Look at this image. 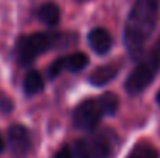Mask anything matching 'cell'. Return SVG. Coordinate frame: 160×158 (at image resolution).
I'll use <instances>...</instances> for the list:
<instances>
[{
  "mask_svg": "<svg viewBox=\"0 0 160 158\" xmlns=\"http://www.w3.org/2000/svg\"><path fill=\"white\" fill-rule=\"evenodd\" d=\"M62 70H65V57H59V59H56L54 62L50 64V67H48V71H47V74H48V78L50 79H54L56 76H59L61 74V71Z\"/></svg>",
  "mask_w": 160,
  "mask_h": 158,
  "instance_id": "4fadbf2b",
  "label": "cell"
},
{
  "mask_svg": "<svg viewBox=\"0 0 160 158\" xmlns=\"http://www.w3.org/2000/svg\"><path fill=\"white\" fill-rule=\"evenodd\" d=\"M45 87V82H44V78L39 71L36 70H30L27 71L25 78H23V92L25 95L28 96H34L38 93H41Z\"/></svg>",
  "mask_w": 160,
  "mask_h": 158,
  "instance_id": "9c48e42d",
  "label": "cell"
},
{
  "mask_svg": "<svg viewBox=\"0 0 160 158\" xmlns=\"http://www.w3.org/2000/svg\"><path fill=\"white\" fill-rule=\"evenodd\" d=\"M38 17L42 23H45L48 26H54L59 22V17H61L59 6L53 2H47V3L41 5V8L38 9Z\"/></svg>",
  "mask_w": 160,
  "mask_h": 158,
  "instance_id": "30bf717a",
  "label": "cell"
},
{
  "mask_svg": "<svg viewBox=\"0 0 160 158\" xmlns=\"http://www.w3.org/2000/svg\"><path fill=\"white\" fill-rule=\"evenodd\" d=\"M8 144L14 158H25L31 149V138L27 127L14 124L8 129Z\"/></svg>",
  "mask_w": 160,
  "mask_h": 158,
  "instance_id": "8992f818",
  "label": "cell"
},
{
  "mask_svg": "<svg viewBox=\"0 0 160 158\" xmlns=\"http://www.w3.org/2000/svg\"><path fill=\"white\" fill-rule=\"evenodd\" d=\"M53 158H75V157H73V151L70 147H62V149H59L54 154Z\"/></svg>",
  "mask_w": 160,
  "mask_h": 158,
  "instance_id": "9a60e30c",
  "label": "cell"
},
{
  "mask_svg": "<svg viewBox=\"0 0 160 158\" xmlns=\"http://www.w3.org/2000/svg\"><path fill=\"white\" fill-rule=\"evenodd\" d=\"M118 107L115 93H104L100 98L86 99L73 112V124L81 130H93L104 115H113Z\"/></svg>",
  "mask_w": 160,
  "mask_h": 158,
  "instance_id": "3957f363",
  "label": "cell"
},
{
  "mask_svg": "<svg viewBox=\"0 0 160 158\" xmlns=\"http://www.w3.org/2000/svg\"><path fill=\"white\" fill-rule=\"evenodd\" d=\"M5 151V141H3V136L0 135V154Z\"/></svg>",
  "mask_w": 160,
  "mask_h": 158,
  "instance_id": "2e32d148",
  "label": "cell"
},
{
  "mask_svg": "<svg viewBox=\"0 0 160 158\" xmlns=\"http://www.w3.org/2000/svg\"><path fill=\"white\" fill-rule=\"evenodd\" d=\"M89 45L97 54H106L112 48V36L104 28H93L89 33Z\"/></svg>",
  "mask_w": 160,
  "mask_h": 158,
  "instance_id": "52a82bcc",
  "label": "cell"
},
{
  "mask_svg": "<svg viewBox=\"0 0 160 158\" xmlns=\"http://www.w3.org/2000/svg\"><path fill=\"white\" fill-rule=\"evenodd\" d=\"M115 149V136L109 130H101L79 138L73 146L75 158H109Z\"/></svg>",
  "mask_w": 160,
  "mask_h": 158,
  "instance_id": "5b68a950",
  "label": "cell"
},
{
  "mask_svg": "<svg viewBox=\"0 0 160 158\" xmlns=\"http://www.w3.org/2000/svg\"><path fill=\"white\" fill-rule=\"evenodd\" d=\"M12 101H11V98L6 95V93H3V92H0V112H3V113H9L11 110H12Z\"/></svg>",
  "mask_w": 160,
  "mask_h": 158,
  "instance_id": "5bb4252c",
  "label": "cell"
},
{
  "mask_svg": "<svg viewBox=\"0 0 160 158\" xmlns=\"http://www.w3.org/2000/svg\"><path fill=\"white\" fill-rule=\"evenodd\" d=\"M126 158H159V152L151 144H137Z\"/></svg>",
  "mask_w": 160,
  "mask_h": 158,
  "instance_id": "7c38bea8",
  "label": "cell"
},
{
  "mask_svg": "<svg viewBox=\"0 0 160 158\" xmlns=\"http://www.w3.org/2000/svg\"><path fill=\"white\" fill-rule=\"evenodd\" d=\"M156 101H157V104L160 105V90H159V93H157V96H156Z\"/></svg>",
  "mask_w": 160,
  "mask_h": 158,
  "instance_id": "e0dca14e",
  "label": "cell"
},
{
  "mask_svg": "<svg viewBox=\"0 0 160 158\" xmlns=\"http://www.w3.org/2000/svg\"><path fill=\"white\" fill-rule=\"evenodd\" d=\"M118 70L120 67L117 64H109V65H103V67H98L92 71V74L89 76V82L95 87H101V85H106L109 81H112L117 74H118Z\"/></svg>",
  "mask_w": 160,
  "mask_h": 158,
  "instance_id": "ba28073f",
  "label": "cell"
},
{
  "mask_svg": "<svg viewBox=\"0 0 160 158\" xmlns=\"http://www.w3.org/2000/svg\"><path fill=\"white\" fill-rule=\"evenodd\" d=\"M160 70V39L154 44V47L148 51V54L134 67L126 79V92L129 95L142 93L156 78Z\"/></svg>",
  "mask_w": 160,
  "mask_h": 158,
  "instance_id": "277c9868",
  "label": "cell"
},
{
  "mask_svg": "<svg viewBox=\"0 0 160 158\" xmlns=\"http://www.w3.org/2000/svg\"><path fill=\"white\" fill-rule=\"evenodd\" d=\"M87 64H89L87 54H84V53H81V51H76L65 57V68L68 71H73V73L81 71L82 68L87 67Z\"/></svg>",
  "mask_w": 160,
  "mask_h": 158,
  "instance_id": "8fae6325",
  "label": "cell"
},
{
  "mask_svg": "<svg viewBox=\"0 0 160 158\" xmlns=\"http://www.w3.org/2000/svg\"><path fill=\"white\" fill-rule=\"evenodd\" d=\"M159 9L160 0H135L124 25V45L131 57L137 59L142 54L156 30Z\"/></svg>",
  "mask_w": 160,
  "mask_h": 158,
  "instance_id": "6da1fadb",
  "label": "cell"
},
{
  "mask_svg": "<svg viewBox=\"0 0 160 158\" xmlns=\"http://www.w3.org/2000/svg\"><path fill=\"white\" fill-rule=\"evenodd\" d=\"M68 42L65 34L61 33H33L20 36L16 42V57L20 65L34 62L41 54L62 47Z\"/></svg>",
  "mask_w": 160,
  "mask_h": 158,
  "instance_id": "7a4b0ae2",
  "label": "cell"
}]
</instances>
